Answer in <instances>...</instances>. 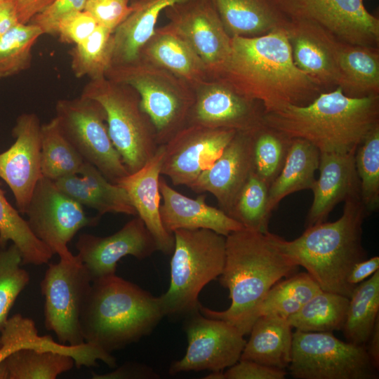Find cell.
<instances>
[{
	"label": "cell",
	"instance_id": "6da1fadb",
	"mask_svg": "<svg viewBox=\"0 0 379 379\" xmlns=\"http://www.w3.org/2000/svg\"><path fill=\"white\" fill-rule=\"evenodd\" d=\"M225 82L260 102L265 114L306 105L324 90L295 63L284 27L256 36H233L221 72Z\"/></svg>",
	"mask_w": 379,
	"mask_h": 379
},
{
	"label": "cell",
	"instance_id": "7a4b0ae2",
	"mask_svg": "<svg viewBox=\"0 0 379 379\" xmlns=\"http://www.w3.org/2000/svg\"><path fill=\"white\" fill-rule=\"evenodd\" d=\"M269 232L244 228L225 237V260L219 281L228 289L231 304L223 311L199 305L204 315L230 323L244 335L250 333L268 291L298 267L274 244Z\"/></svg>",
	"mask_w": 379,
	"mask_h": 379
},
{
	"label": "cell",
	"instance_id": "3957f363",
	"mask_svg": "<svg viewBox=\"0 0 379 379\" xmlns=\"http://www.w3.org/2000/svg\"><path fill=\"white\" fill-rule=\"evenodd\" d=\"M263 121L290 138L310 142L320 152H354L379 124V95L352 98L336 87L306 105L266 113Z\"/></svg>",
	"mask_w": 379,
	"mask_h": 379
},
{
	"label": "cell",
	"instance_id": "277c9868",
	"mask_svg": "<svg viewBox=\"0 0 379 379\" xmlns=\"http://www.w3.org/2000/svg\"><path fill=\"white\" fill-rule=\"evenodd\" d=\"M334 222L306 227L298 238L287 241L269 232L272 241L298 267H303L321 290L350 298L354 289L347 282L354 265L366 258L362 225L368 215L360 197L345 202Z\"/></svg>",
	"mask_w": 379,
	"mask_h": 379
},
{
	"label": "cell",
	"instance_id": "5b68a950",
	"mask_svg": "<svg viewBox=\"0 0 379 379\" xmlns=\"http://www.w3.org/2000/svg\"><path fill=\"white\" fill-rule=\"evenodd\" d=\"M164 317L159 296L115 274L92 281L80 327L85 343L112 353L149 335Z\"/></svg>",
	"mask_w": 379,
	"mask_h": 379
},
{
	"label": "cell",
	"instance_id": "8992f818",
	"mask_svg": "<svg viewBox=\"0 0 379 379\" xmlns=\"http://www.w3.org/2000/svg\"><path fill=\"white\" fill-rule=\"evenodd\" d=\"M171 281L159 296L164 316L185 317L198 310L203 288L218 277L225 260V237L207 229L177 230Z\"/></svg>",
	"mask_w": 379,
	"mask_h": 379
},
{
	"label": "cell",
	"instance_id": "52a82bcc",
	"mask_svg": "<svg viewBox=\"0 0 379 379\" xmlns=\"http://www.w3.org/2000/svg\"><path fill=\"white\" fill-rule=\"evenodd\" d=\"M135 93L104 77L90 79L81 95L104 109L109 137L128 173L142 168L159 146L153 125Z\"/></svg>",
	"mask_w": 379,
	"mask_h": 379
},
{
	"label": "cell",
	"instance_id": "ba28073f",
	"mask_svg": "<svg viewBox=\"0 0 379 379\" xmlns=\"http://www.w3.org/2000/svg\"><path fill=\"white\" fill-rule=\"evenodd\" d=\"M296 379H377L364 346L344 342L332 332L293 333L288 367Z\"/></svg>",
	"mask_w": 379,
	"mask_h": 379
},
{
	"label": "cell",
	"instance_id": "9c48e42d",
	"mask_svg": "<svg viewBox=\"0 0 379 379\" xmlns=\"http://www.w3.org/2000/svg\"><path fill=\"white\" fill-rule=\"evenodd\" d=\"M55 112L62 133L85 161L114 184L128 174L111 140L100 103L81 95L59 100Z\"/></svg>",
	"mask_w": 379,
	"mask_h": 379
},
{
	"label": "cell",
	"instance_id": "30bf717a",
	"mask_svg": "<svg viewBox=\"0 0 379 379\" xmlns=\"http://www.w3.org/2000/svg\"><path fill=\"white\" fill-rule=\"evenodd\" d=\"M92 278L77 255L50 264L40 283L44 297V324L59 343H84L80 327L81 309Z\"/></svg>",
	"mask_w": 379,
	"mask_h": 379
},
{
	"label": "cell",
	"instance_id": "8fae6325",
	"mask_svg": "<svg viewBox=\"0 0 379 379\" xmlns=\"http://www.w3.org/2000/svg\"><path fill=\"white\" fill-rule=\"evenodd\" d=\"M105 77L133 88L138 94L140 108L153 125L159 145L184 127L195 99L174 88L154 71L135 61L111 67Z\"/></svg>",
	"mask_w": 379,
	"mask_h": 379
},
{
	"label": "cell",
	"instance_id": "7c38bea8",
	"mask_svg": "<svg viewBox=\"0 0 379 379\" xmlns=\"http://www.w3.org/2000/svg\"><path fill=\"white\" fill-rule=\"evenodd\" d=\"M25 214L35 237L62 260L74 258L68 243L82 228L97 225L100 218L88 217L81 204L44 176L37 182Z\"/></svg>",
	"mask_w": 379,
	"mask_h": 379
},
{
	"label": "cell",
	"instance_id": "4fadbf2b",
	"mask_svg": "<svg viewBox=\"0 0 379 379\" xmlns=\"http://www.w3.org/2000/svg\"><path fill=\"white\" fill-rule=\"evenodd\" d=\"M187 339L185 356L173 361L169 373L210 371H222L241 357L246 340L230 323L204 315L199 310L184 317Z\"/></svg>",
	"mask_w": 379,
	"mask_h": 379
},
{
	"label": "cell",
	"instance_id": "5bb4252c",
	"mask_svg": "<svg viewBox=\"0 0 379 379\" xmlns=\"http://www.w3.org/2000/svg\"><path fill=\"white\" fill-rule=\"evenodd\" d=\"M291 19L311 21L339 40L378 48L379 19L366 8L363 0H277Z\"/></svg>",
	"mask_w": 379,
	"mask_h": 379
},
{
	"label": "cell",
	"instance_id": "9a60e30c",
	"mask_svg": "<svg viewBox=\"0 0 379 379\" xmlns=\"http://www.w3.org/2000/svg\"><path fill=\"white\" fill-rule=\"evenodd\" d=\"M237 131L189 124L164 144L161 175L188 187L220 156Z\"/></svg>",
	"mask_w": 379,
	"mask_h": 379
},
{
	"label": "cell",
	"instance_id": "2e32d148",
	"mask_svg": "<svg viewBox=\"0 0 379 379\" xmlns=\"http://www.w3.org/2000/svg\"><path fill=\"white\" fill-rule=\"evenodd\" d=\"M170 27L182 38L205 67L222 72L231 53L232 37L213 0H188L166 9Z\"/></svg>",
	"mask_w": 379,
	"mask_h": 379
},
{
	"label": "cell",
	"instance_id": "e0dca14e",
	"mask_svg": "<svg viewBox=\"0 0 379 379\" xmlns=\"http://www.w3.org/2000/svg\"><path fill=\"white\" fill-rule=\"evenodd\" d=\"M15 142L0 153V178L11 189L20 214L43 177L41 171V124L35 114L20 115L13 128Z\"/></svg>",
	"mask_w": 379,
	"mask_h": 379
},
{
	"label": "cell",
	"instance_id": "ac0fdd59",
	"mask_svg": "<svg viewBox=\"0 0 379 379\" xmlns=\"http://www.w3.org/2000/svg\"><path fill=\"white\" fill-rule=\"evenodd\" d=\"M75 246L77 255L92 281L115 274L119 260L126 255L142 260L159 251L154 239L138 215L107 237L81 234Z\"/></svg>",
	"mask_w": 379,
	"mask_h": 379
},
{
	"label": "cell",
	"instance_id": "d6986e66",
	"mask_svg": "<svg viewBox=\"0 0 379 379\" xmlns=\"http://www.w3.org/2000/svg\"><path fill=\"white\" fill-rule=\"evenodd\" d=\"M262 104L239 93L226 82L201 90L190 111V124L251 132L263 124Z\"/></svg>",
	"mask_w": 379,
	"mask_h": 379
},
{
	"label": "cell",
	"instance_id": "ffe728a7",
	"mask_svg": "<svg viewBox=\"0 0 379 379\" xmlns=\"http://www.w3.org/2000/svg\"><path fill=\"white\" fill-rule=\"evenodd\" d=\"M295 65L323 90L336 86L342 41L311 21L288 18L284 26Z\"/></svg>",
	"mask_w": 379,
	"mask_h": 379
},
{
	"label": "cell",
	"instance_id": "44dd1931",
	"mask_svg": "<svg viewBox=\"0 0 379 379\" xmlns=\"http://www.w3.org/2000/svg\"><path fill=\"white\" fill-rule=\"evenodd\" d=\"M252 132H237L213 165L189 187L212 194L227 214L253 172Z\"/></svg>",
	"mask_w": 379,
	"mask_h": 379
},
{
	"label": "cell",
	"instance_id": "7402d4cb",
	"mask_svg": "<svg viewBox=\"0 0 379 379\" xmlns=\"http://www.w3.org/2000/svg\"><path fill=\"white\" fill-rule=\"evenodd\" d=\"M354 155L355 151L320 152L319 175L311 190L313 200L306 218L305 228L326 221L339 203L352 197H361Z\"/></svg>",
	"mask_w": 379,
	"mask_h": 379
},
{
	"label": "cell",
	"instance_id": "603a6c76",
	"mask_svg": "<svg viewBox=\"0 0 379 379\" xmlns=\"http://www.w3.org/2000/svg\"><path fill=\"white\" fill-rule=\"evenodd\" d=\"M159 192L163 199L160 206L161 222L171 234L177 230L207 229L227 237L244 229L220 208L208 205L205 195L190 198L174 190L161 177Z\"/></svg>",
	"mask_w": 379,
	"mask_h": 379
},
{
	"label": "cell",
	"instance_id": "cb8c5ba5",
	"mask_svg": "<svg viewBox=\"0 0 379 379\" xmlns=\"http://www.w3.org/2000/svg\"><path fill=\"white\" fill-rule=\"evenodd\" d=\"M164 152V145H161L142 168L128 173L117 184L128 194L137 215L152 235L158 250L165 254H171L174 248V236L165 230L160 216L161 197L159 179Z\"/></svg>",
	"mask_w": 379,
	"mask_h": 379
},
{
	"label": "cell",
	"instance_id": "d4e9b609",
	"mask_svg": "<svg viewBox=\"0 0 379 379\" xmlns=\"http://www.w3.org/2000/svg\"><path fill=\"white\" fill-rule=\"evenodd\" d=\"M0 362L16 350L33 349L69 354L74 358L78 368L97 366L98 361L104 362L110 368L117 366L116 359L111 353L92 344L65 345L55 342L51 335H39L34 321L20 314L7 319L0 331Z\"/></svg>",
	"mask_w": 379,
	"mask_h": 379
},
{
	"label": "cell",
	"instance_id": "484cf974",
	"mask_svg": "<svg viewBox=\"0 0 379 379\" xmlns=\"http://www.w3.org/2000/svg\"><path fill=\"white\" fill-rule=\"evenodd\" d=\"M53 182L62 193L82 206L97 211L99 217L109 213L137 215L125 190L109 181L88 162L84 163L79 174L65 176Z\"/></svg>",
	"mask_w": 379,
	"mask_h": 379
},
{
	"label": "cell",
	"instance_id": "4316f807",
	"mask_svg": "<svg viewBox=\"0 0 379 379\" xmlns=\"http://www.w3.org/2000/svg\"><path fill=\"white\" fill-rule=\"evenodd\" d=\"M188 0H143L133 4L132 13L113 32L112 66L138 60L145 45L155 33L161 11Z\"/></svg>",
	"mask_w": 379,
	"mask_h": 379
},
{
	"label": "cell",
	"instance_id": "83f0119b",
	"mask_svg": "<svg viewBox=\"0 0 379 379\" xmlns=\"http://www.w3.org/2000/svg\"><path fill=\"white\" fill-rule=\"evenodd\" d=\"M231 36H256L284 27L288 18L277 0H213Z\"/></svg>",
	"mask_w": 379,
	"mask_h": 379
},
{
	"label": "cell",
	"instance_id": "f1b7e54d",
	"mask_svg": "<svg viewBox=\"0 0 379 379\" xmlns=\"http://www.w3.org/2000/svg\"><path fill=\"white\" fill-rule=\"evenodd\" d=\"M249 333L240 359L279 369L288 367L293 332L287 319L276 315L259 317Z\"/></svg>",
	"mask_w": 379,
	"mask_h": 379
},
{
	"label": "cell",
	"instance_id": "f546056e",
	"mask_svg": "<svg viewBox=\"0 0 379 379\" xmlns=\"http://www.w3.org/2000/svg\"><path fill=\"white\" fill-rule=\"evenodd\" d=\"M319 150L310 142L292 138L284 166L269 187L267 209L270 214L290 194L312 190L319 164Z\"/></svg>",
	"mask_w": 379,
	"mask_h": 379
},
{
	"label": "cell",
	"instance_id": "4dcf8cb0",
	"mask_svg": "<svg viewBox=\"0 0 379 379\" xmlns=\"http://www.w3.org/2000/svg\"><path fill=\"white\" fill-rule=\"evenodd\" d=\"M337 87L349 97L379 95V50L342 41Z\"/></svg>",
	"mask_w": 379,
	"mask_h": 379
},
{
	"label": "cell",
	"instance_id": "1f68e13d",
	"mask_svg": "<svg viewBox=\"0 0 379 379\" xmlns=\"http://www.w3.org/2000/svg\"><path fill=\"white\" fill-rule=\"evenodd\" d=\"M74 366V358L69 354L21 349L0 362V379H55Z\"/></svg>",
	"mask_w": 379,
	"mask_h": 379
},
{
	"label": "cell",
	"instance_id": "d6a6232c",
	"mask_svg": "<svg viewBox=\"0 0 379 379\" xmlns=\"http://www.w3.org/2000/svg\"><path fill=\"white\" fill-rule=\"evenodd\" d=\"M154 33L145 45V53L155 65L188 80L197 79L205 65L189 44L170 27Z\"/></svg>",
	"mask_w": 379,
	"mask_h": 379
},
{
	"label": "cell",
	"instance_id": "836d02e7",
	"mask_svg": "<svg viewBox=\"0 0 379 379\" xmlns=\"http://www.w3.org/2000/svg\"><path fill=\"white\" fill-rule=\"evenodd\" d=\"M379 319V270L356 286L349 298L342 331L346 341L365 346Z\"/></svg>",
	"mask_w": 379,
	"mask_h": 379
},
{
	"label": "cell",
	"instance_id": "e575fe53",
	"mask_svg": "<svg viewBox=\"0 0 379 379\" xmlns=\"http://www.w3.org/2000/svg\"><path fill=\"white\" fill-rule=\"evenodd\" d=\"M348 304L349 298L321 290L287 319L292 328L303 332L341 331Z\"/></svg>",
	"mask_w": 379,
	"mask_h": 379
},
{
	"label": "cell",
	"instance_id": "d590c367",
	"mask_svg": "<svg viewBox=\"0 0 379 379\" xmlns=\"http://www.w3.org/2000/svg\"><path fill=\"white\" fill-rule=\"evenodd\" d=\"M12 241L19 249L22 265L47 264L53 254L31 231L27 220L6 199L0 183V247Z\"/></svg>",
	"mask_w": 379,
	"mask_h": 379
},
{
	"label": "cell",
	"instance_id": "8d00e7d4",
	"mask_svg": "<svg viewBox=\"0 0 379 379\" xmlns=\"http://www.w3.org/2000/svg\"><path fill=\"white\" fill-rule=\"evenodd\" d=\"M85 161L62 133L55 117L41 125V171L53 181L79 174Z\"/></svg>",
	"mask_w": 379,
	"mask_h": 379
},
{
	"label": "cell",
	"instance_id": "74e56055",
	"mask_svg": "<svg viewBox=\"0 0 379 379\" xmlns=\"http://www.w3.org/2000/svg\"><path fill=\"white\" fill-rule=\"evenodd\" d=\"M321 290L307 272L293 274L268 291L258 309L257 319L263 315L288 319Z\"/></svg>",
	"mask_w": 379,
	"mask_h": 379
},
{
	"label": "cell",
	"instance_id": "f35d334b",
	"mask_svg": "<svg viewBox=\"0 0 379 379\" xmlns=\"http://www.w3.org/2000/svg\"><path fill=\"white\" fill-rule=\"evenodd\" d=\"M113 32L99 25L85 41L71 50V68L76 77H105L112 66Z\"/></svg>",
	"mask_w": 379,
	"mask_h": 379
},
{
	"label": "cell",
	"instance_id": "ab89813d",
	"mask_svg": "<svg viewBox=\"0 0 379 379\" xmlns=\"http://www.w3.org/2000/svg\"><path fill=\"white\" fill-rule=\"evenodd\" d=\"M268 190L269 186L252 172L227 215L246 230L267 233L271 217L267 209Z\"/></svg>",
	"mask_w": 379,
	"mask_h": 379
},
{
	"label": "cell",
	"instance_id": "60d3db41",
	"mask_svg": "<svg viewBox=\"0 0 379 379\" xmlns=\"http://www.w3.org/2000/svg\"><path fill=\"white\" fill-rule=\"evenodd\" d=\"M291 139L265 124L252 132L253 172L269 187L284 166Z\"/></svg>",
	"mask_w": 379,
	"mask_h": 379
},
{
	"label": "cell",
	"instance_id": "b9f144b4",
	"mask_svg": "<svg viewBox=\"0 0 379 379\" xmlns=\"http://www.w3.org/2000/svg\"><path fill=\"white\" fill-rule=\"evenodd\" d=\"M44 34L32 23H18L0 37V78L27 69L32 60V47Z\"/></svg>",
	"mask_w": 379,
	"mask_h": 379
},
{
	"label": "cell",
	"instance_id": "7bdbcfd3",
	"mask_svg": "<svg viewBox=\"0 0 379 379\" xmlns=\"http://www.w3.org/2000/svg\"><path fill=\"white\" fill-rule=\"evenodd\" d=\"M354 159L361 199L370 215L379 207V124L357 147Z\"/></svg>",
	"mask_w": 379,
	"mask_h": 379
},
{
	"label": "cell",
	"instance_id": "ee69618b",
	"mask_svg": "<svg viewBox=\"0 0 379 379\" xmlns=\"http://www.w3.org/2000/svg\"><path fill=\"white\" fill-rule=\"evenodd\" d=\"M21 265L22 256L15 245L0 250V331L15 300L29 282V274Z\"/></svg>",
	"mask_w": 379,
	"mask_h": 379
},
{
	"label": "cell",
	"instance_id": "f6af8a7d",
	"mask_svg": "<svg viewBox=\"0 0 379 379\" xmlns=\"http://www.w3.org/2000/svg\"><path fill=\"white\" fill-rule=\"evenodd\" d=\"M129 0H86L84 10L98 23L114 31L133 11Z\"/></svg>",
	"mask_w": 379,
	"mask_h": 379
},
{
	"label": "cell",
	"instance_id": "bcb514c9",
	"mask_svg": "<svg viewBox=\"0 0 379 379\" xmlns=\"http://www.w3.org/2000/svg\"><path fill=\"white\" fill-rule=\"evenodd\" d=\"M99 25L95 18L85 11L74 12L58 23L56 35L61 41L79 44L85 41Z\"/></svg>",
	"mask_w": 379,
	"mask_h": 379
},
{
	"label": "cell",
	"instance_id": "7dc6e473",
	"mask_svg": "<svg viewBox=\"0 0 379 379\" xmlns=\"http://www.w3.org/2000/svg\"><path fill=\"white\" fill-rule=\"evenodd\" d=\"M86 2V0H54L33 18L32 23L39 27L44 34L56 35L59 22L74 12L84 11Z\"/></svg>",
	"mask_w": 379,
	"mask_h": 379
},
{
	"label": "cell",
	"instance_id": "c3c4849f",
	"mask_svg": "<svg viewBox=\"0 0 379 379\" xmlns=\"http://www.w3.org/2000/svg\"><path fill=\"white\" fill-rule=\"evenodd\" d=\"M285 369L267 366L259 363L239 359L223 371L224 379H284Z\"/></svg>",
	"mask_w": 379,
	"mask_h": 379
},
{
	"label": "cell",
	"instance_id": "681fc988",
	"mask_svg": "<svg viewBox=\"0 0 379 379\" xmlns=\"http://www.w3.org/2000/svg\"><path fill=\"white\" fill-rule=\"evenodd\" d=\"M93 379H156L159 375L152 368L136 362H127L115 370L105 373H92Z\"/></svg>",
	"mask_w": 379,
	"mask_h": 379
},
{
	"label": "cell",
	"instance_id": "f907efd6",
	"mask_svg": "<svg viewBox=\"0 0 379 379\" xmlns=\"http://www.w3.org/2000/svg\"><path fill=\"white\" fill-rule=\"evenodd\" d=\"M379 268V257L374 256L356 263L352 268L347 278V282L352 286L364 281L371 277Z\"/></svg>",
	"mask_w": 379,
	"mask_h": 379
},
{
	"label": "cell",
	"instance_id": "816d5d0a",
	"mask_svg": "<svg viewBox=\"0 0 379 379\" xmlns=\"http://www.w3.org/2000/svg\"><path fill=\"white\" fill-rule=\"evenodd\" d=\"M54 0H16L18 16L20 23L27 24Z\"/></svg>",
	"mask_w": 379,
	"mask_h": 379
},
{
	"label": "cell",
	"instance_id": "f5cc1de1",
	"mask_svg": "<svg viewBox=\"0 0 379 379\" xmlns=\"http://www.w3.org/2000/svg\"><path fill=\"white\" fill-rule=\"evenodd\" d=\"M16 0H6L0 4V37L19 23Z\"/></svg>",
	"mask_w": 379,
	"mask_h": 379
},
{
	"label": "cell",
	"instance_id": "db71d44e",
	"mask_svg": "<svg viewBox=\"0 0 379 379\" xmlns=\"http://www.w3.org/2000/svg\"><path fill=\"white\" fill-rule=\"evenodd\" d=\"M368 358L376 368L379 369V319L376 321L372 332L365 345Z\"/></svg>",
	"mask_w": 379,
	"mask_h": 379
},
{
	"label": "cell",
	"instance_id": "11a10c76",
	"mask_svg": "<svg viewBox=\"0 0 379 379\" xmlns=\"http://www.w3.org/2000/svg\"><path fill=\"white\" fill-rule=\"evenodd\" d=\"M205 378L207 379H224L223 371H213Z\"/></svg>",
	"mask_w": 379,
	"mask_h": 379
},
{
	"label": "cell",
	"instance_id": "9f6ffc18",
	"mask_svg": "<svg viewBox=\"0 0 379 379\" xmlns=\"http://www.w3.org/2000/svg\"><path fill=\"white\" fill-rule=\"evenodd\" d=\"M5 1H6V0H0V4Z\"/></svg>",
	"mask_w": 379,
	"mask_h": 379
},
{
	"label": "cell",
	"instance_id": "6f0895ef",
	"mask_svg": "<svg viewBox=\"0 0 379 379\" xmlns=\"http://www.w3.org/2000/svg\"><path fill=\"white\" fill-rule=\"evenodd\" d=\"M1 339H0V348H1Z\"/></svg>",
	"mask_w": 379,
	"mask_h": 379
},
{
	"label": "cell",
	"instance_id": "680465c9",
	"mask_svg": "<svg viewBox=\"0 0 379 379\" xmlns=\"http://www.w3.org/2000/svg\"><path fill=\"white\" fill-rule=\"evenodd\" d=\"M143 1V0H138V1Z\"/></svg>",
	"mask_w": 379,
	"mask_h": 379
},
{
	"label": "cell",
	"instance_id": "91938a15",
	"mask_svg": "<svg viewBox=\"0 0 379 379\" xmlns=\"http://www.w3.org/2000/svg\"><path fill=\"white\" fill-rule=\"evenodd\" d=\"M1 249V248L0 247V250Z\"/></svg>",
	"mask_w": 379,
	"mask_h": 379
}]
</instances>
